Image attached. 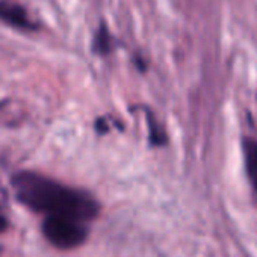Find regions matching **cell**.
Instances as JSON below:
<instances>
[{
    "mask_svg": "<svg viewBox=\"0 0 257 257\" xmlns=\"http://www.w3.org/2000/svg\"><path fill=\"white\" fill-rule=\"evenodd\" d=\"M13 188L20 203L49 216H65L82 222L95 218L98 213V204L88 194L37 173H17L13 177Z\"/></svg>",
    "mask_w": 257,
    "mask_h": 257,
    "instance_id": "1",
    "label": "cell"
},
{
    "mask_svg": "<svg viewBox=\"0 0 257 257\" xmlns=\"http://www.w3.org/2000/svg\"><path fill=\"white\" fill-rule=\"evenodd\" d=\"M43 233L58 248L68 249L86 239V228L80 221L65 216H47L43 222Z\"/></svg>",
    "mask_w": 257,
    "mask_h": 257,
    "instance_id": "2",
    "label": "cell"
},
{
    "mask_svg": "<svg viewBox=\"0 0 257 257\" xmlns=\"http://www.w3.org/2000/svg\"><path fill=\"white\" fill-rule=\"evenodd\" d=\"M0 20L22 31L37 29V25L32 22L28 11L14 2H8V0H0Z\"/></svg>",
    "mask_w": 257,
    "mask_h": 257,
    "instance_id": "3",
    "label": "cell"
},
{
    "mask_svg": "<svg viewBox=\"0 0 257 257\" xmlns=\"http://www.w3.org/2000/svg\"><path fill=\"white\" fill-rule=\"evenodd\" d=\"M243 155L248 177L251 179L252 188L257 192V140L245 138L243 140Z\"/></svg>",
    "mask_w": 257,
    "mask_h": 257,
    "instance_id": "4",
    "label": "cell"
},
{
    "mask_svg": "<svg viewBox=\"0 0 257 257\" xmlns=\"http://www.w3.org/2000/svg\"><path fill=\"white\" fill-rule=\"evenodd\" d=\"M110 43H112L110 34L106 29V26L101 23L98 31H97V34H95V38H94V43H92V49L98 55H107L110 52Z\"/></svg>",
    "mask_w": 257,
    "mask_h": 257,
    "instance_id": "5",
    "label": "cell"
},
{
    "mask_svg": "<svg viewBox=\"0 0 257 257\" xmlns=\"http://www.w3.org/2000/svg\"><path fill=\"white\" fill-rule=\"evenodd\" d=\"M149 125H150V141L152 144L155 146H162L167 143V137H165V132L162 131V127L159 125V122L150 115L149 116Z\"/></svg>",
    "mask_w": 257,
    "mask_h": 257,
    "instance_id": "6",
    "label": "cell"
},
{
    "mask_svg": "<svg viewBox=\"0 0 257 257\" xmlns=\"http://www.w3.org/2000/svg\"><path fill=\"white\" fill-rule=\"evenodd\" d=\"M5 228H7V219L2 213H0V233H2Z\"/></svg>",
    "mask_w": 257,
    "mask_h": 257,
    "instance_id": "7",
    "label": "cell"
}]
</instances>
